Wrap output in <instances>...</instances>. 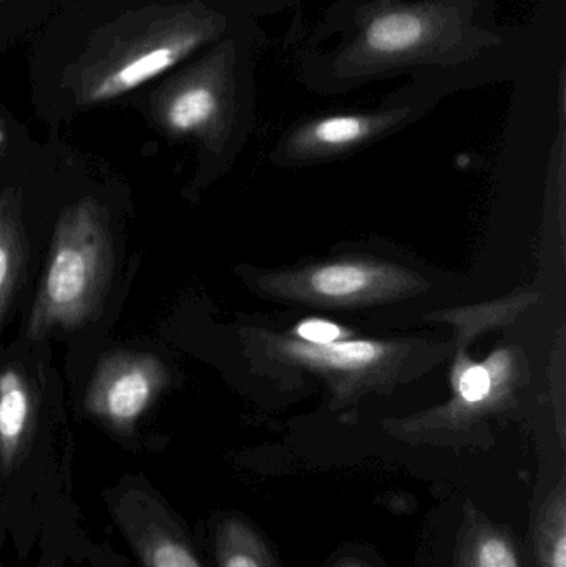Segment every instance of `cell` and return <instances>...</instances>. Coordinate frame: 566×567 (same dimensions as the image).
<instances>
[{"instance_id": "cell-16", "label": "cell", "mask_w": 566, "mask_h": 567, "mask_svg": "<svg viewBox=\"0 0 566 567\" xmlns=\"http://www.w3.org/2000/svg\"><path fill=\"white\" fill-rule=\"evenodd\" d=\"M302 340L309 343H331L341 337V329L336 323L326 320H306L298 327Z\"/></svg>"}, {"instance_id": "cell-12", "label": "cell", "mask_w": 566, "mask_h": 567, "mask_svg": "<svg viewBox=\"0 0 566 567\" xmlns=\"http://www.w3.org/2000/svg\"><path fill=\"white\" fill-rule=\"evenodd\" d=\"M288 352L306 362L332 369H362L374 362L381 355L382 349L375 343L358 340L342 343H289Z\"/></svg>"}, {"instance_id": "cell-2", "label": "cell", "mask_w": 566, "mask_h": 567, "mask_svg": "<svg viewBox=\"0 0 566 567\" xmlns=\"http://www.w3.org/2000/svg\"><path fill=\"white\" fill-rule=\"evenodd\" d=\"M501 42L477 22L472 0H378L359 10L354 37L332 72L361 79L405 66H457Z\"/></svg>"}, {"instance_id": "cell-10", "label": "cell", "mask_w": 566, "mask_h": 567, "mask_svg": "<svg viewBox=\"0 0 566 567\" xmlns=\"http://www.w3.org/2000/svg\"><path fill=\"white\" fill-rule=\"evenodd\" d=\"M215 551L218 567H278L265 542L241 518L219 523Z\"/></svg>"}, {"instance_id": "cell-8", "label": "cell", "mask_w": 566, "mask_h": 567, "mask_svg": "<svg viewBox=\"0 0 566 567\" xmlns=\"http://www.w3.org/2000/svg\"><path fill=\"white\" fill-rule=\"evenodd\" d=\"M455 567H521L511 536L477 509H469L459 533Z\"/></svg>"}, {"instance_id": "cell-3", "label": "cell", "mask_w": 566, "mask_h": 567, "mask_svg": "<svg viewBox=\"0 0 566 567\" xmlns=\"http://www.w3.org/2000/svg\"><path fill=\"white\" fill-rule=\"evenodd\" d=\"M115 252L102 206L82 199L60 215L49 261L29 317L30 339L76 329L99 312L112 281Z\"/></svg>"}, {"instance_id": "cell-4", "label": "cell", "mask_w": 566, "mask_h": 567, "mask_svg": "<svg viewBox=\"0 0 566 567\" xmlns=\"http://www.w3.org/2000/svg\"><path fill=\"white\" fill-rule=\"evenodd\" d=\"M235 40L218 43L153 95V115L173 135H209L225 120L235 92Z\"/></svg>"}, {"instance_id": "cell-17", "label": "cell", "mask_w": 566, "mask_h": 567, "mask_svg": "<svg viewBox=\"0 0 566 567\" xmlns=\"http://www.w3.org/2000/svg\"><path fill=\"white\" fill-rule=\"evenodd\" d=\"M339 567H362L361 565H358L356 561H344L339 565Z\"/></svg>"}, {"instance_id": "cell-18", "label": "cell", "mask_w": 566, "mask_h": 567, "mask_svg": "<svg viewBox=\"0 0 566 567\" xmlns=\"http://www.w3.org/2000/svg\"><path fill=\"white\" fill-rule=\"evenodd\" d=\"M0 142H2V133H0Z\"/></svg>"}, {"instance_id": "cell-19", "label": "cell", "mask_w": 566, "mask_h": 567, "mask_svg": "<svg viewBox=\"0 0 566 567\" xmlns=\"http://www.w3.org/2000/svg\"><path fill=\"white\" fill-rule=\"evenodd\" d=\"M49 567H53V566H49Z\"/></svg>"}, {"instance_id": "cell-20", "label": "cell", "mask_w": 566, "mask_h": 567, "mask_svg": "<svg viewBox=\"0 0 566 567\" xmlns=\"http://www.w3.org/2000/svg\"><path fill=\"white\" fill-rule=\"evenodd\" d=\"M0 2H2V0H0Z\"/></svg>"}, {"instance_id": "cell-9", "label": "cell", "mask_w": 566, "mask_h": 567, "mask_svg": "<svg viewBox=\"0 0 566 567\" xmlns=\"http://www.w3.org/2000/svg\"><path fill=\"white\" fill-rule=\"evenodd\" d=\"M22 203L17 189L0 193V320L9 309L27 259Z\"/></svg>"}, {"instance_id": "cell-6", "label": "cell", "mask_w": 566, "mask_h": 567, "mask_svg": "<svg viewBox=\"0 0 566 567\" xmlns=\"http://www.w3.org/2000/svg\"><path fill=\"white\" fill-rule=\"evenodd\" d=\"M112 513L143 567H203L172 513L152 493L125 489Z\"/></svg>"}, {"instance_id": "cell-13", "label": "cell", "mask_w": 566, "mask_h": 567, "mask_svg": "<svg viewBox=\"0 0 566 567\" xmlns=\"http://www.w3.org/2000/svg\"><path fill=\"white\" fill-rule=\"evenodd\" d=\"M378 125L374 118L359 115L329 116L321 122L312 123L305 133L302 142L318 143L326 146H342L358 142Z\"/></svg>"}, {"instance_id": "cell-14", "label": "cell", "mask_w": 566, "mask_h": 567, "mask_svg": "<svg viewBox=\"0 0 566 567\" xmlns=\"http://www.w3.org/2000/svg\"><path fill=\"white\" fill-rule=\"evenodd\" d=\"M371 276L356 266H329L316 272L311 279L312 289L321 296L346 297L368 287Z\"/></svg>"}, {"instance_id": "cell-15", "label": "cell", "mask_w": 566, "mask_h": 567, "mask_svg": "<svg viewBox=\"0 0 566 567\" xmlns=\"http://www.w3.org/2000/svg\"><path fill=\"white\" fill-rule=\"evenodd\" d=\"M492 377L485 367H469L462 373L459 390H461L462 399L469 403H477L484 400L491 392Z\"/></svg>"}, {"instance_id": "cell-5", "label": "cell", "mask_w": 566, "mask_h": 567, "mask_svg": "<svg viewBox=\"0 0 566 567\" xmlns=\"http://www.w3.org/2000/svg\"><path fill=\"white\" fill-rule=\"evenodd\" d=\"M162 362L148 353H115L100 363L85 395L96 419L130 432L165 385Z\"/></svg>"}, {"instance_id": "cell-7", "label": "cell", "mask_w": 566, "mask_h": 567, "mask_svg": "<svg viewBox=\"0 0 566 567\" xmlns=\"http://www.w3.org/2000/svg\"><path fill=\"white\" fill-rule=\"evenodd\" d=\"M33 400L27 380L16 369L0 373V472L9 473L32 426Z\"/></svg>"}, {"instance_id": "cell-11", "label": "cell", "mask_w": 566, "mask_h": 567, "mask_svg": "<svg viewBox=\"0 0 566 567\" xmlns=\"http://www.w3.org/2000/svg\"><path fill=\"white\" fill-rule=\"evenodd\" d=\"M538 567H566V496L564 482L545 499L535 526Z\"/></svg>"}, {"instance_id": "cell-1", "label": "cell", "mask_w": 566, "mask_h": 567, "mask_svg": "<svg viewBox=\"0 0 566 567\" xmlns=\"http://www.w3.org/2000/svg\"><path fill=\"white\" fill-rule=\"evenodd\" d=\"M225 13L199 2L150 7L119 17L86 42L70 66L79 105L119 99L156 79L226 30Z\"/></svg>"}]
</instances>
